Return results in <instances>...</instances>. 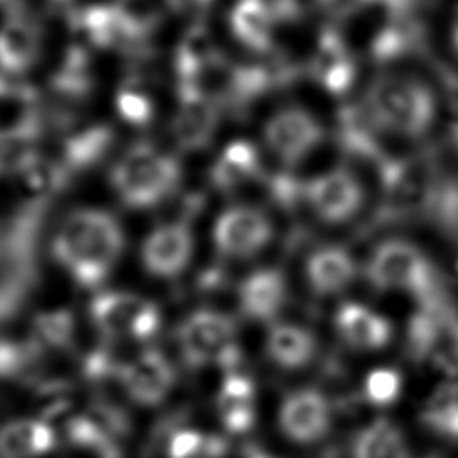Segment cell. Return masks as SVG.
<instances>
[{"instance_id":"cell-17","label":"cell","mask_w":458,"mask_h":458,"mask_svg":"<svg viewBox=\"0 0 458 458\" xmlns=\"http://www.w3.org/2000/svg\"><path fill=\"white\" fill-rule=\"evenodd\" d=\"M55 442L54 428L43 419L18 417L0 424V458H41Z\"/></svg>"},{"instance_id":"cell-12","label":"cell","mask_w":458,"mask_h":458,"mask_svg":"<svg viewBox=\"0 0 458 458\" xmlns=\"http://www.w3.org/2000/svg\"><path fill=\"white\" fill-rule=\"evenodd\" d=\"M372 284L388 292H413L428 270L419 247L406 240H390L376 247L369 259Z\"/></svg>"},{"instance_id":"cell-34","label":"cell","mask_w":458,"mask_h":458,"mask_svg":"<svg viewBox=\"0 0 458 458\" xmlns=\"http://www.w3.org/2000/svg\"><path fill=\"white\" fill-rule=\"evenodd\" d=\"M54 5H64V4H68V0H50Z\"/></svg>"},{"instance_id":"cell-25","label":"cell","mask_w":458,"mask_h":458,"mask_svg":"<svg viewBox=\"0 0 458 458\" xmlns=\"http://www.w3.org/2000/svg\"><path fill=\"white\" fill-rule=\"evenodd\" d=\"M229 25L240 43L263 50L270 41L272 9L265 0H236L229 14Z\"/></svg>"},{"instance_id":"cell-11","label":"cell","mask_w":458,"mask_h":458,"mask_svg":"<svg viewBox=\"0 0 458 458\" xmlns=\"http://www.w3.org/2000/svg\"><path fill=\"white\" fill-rule=\"evenodd\" d=\"M177 381L172 361L157 349H143L120 369V385L127 397L145 408L168 399Z\"/></svg>"},{"instance_id":"cell-1","label":"cell","mask_w":458,"mask_h":458,"mask_svg":"<svg viewBox=\"0 0 458 458\" xmlns=\"http://www.w3.org/2000/svg\"><path fill=\"white\" fill-rule=\"evenodd\" d=\"M125 252V229L107 209L81 206L70 209L50 240L59 268L82 288H98Z\"/></svg>"},{"instance_id":"cell-4","label":"cell","mask_w":458,"mask_h":458,"mask_svg":"<svg viewBox=\"0 0 458 458\" xmlns=\"http://www.w3.org/2000/svg\"><path fill=\"white\" fill-rule=\"evenodd\" d=\"M89 317L113 342H147L161 324L157 304L131 290H100L89 304Z\"/></svg>"},{"instance_id":"cell-18","label":"cell","mask_w":458,"mask_h":458,"mask_svg":"<svg viewBox=\"0 0 458 458\" xmlns=\"http://www.w3.org/2000/svg\"><path fill=\"white\" fill-rule=\"evenodd\" d=\"M39 54V32L23 14L9 16L0 27V70L9 75L27 72Z\"/></svg>"},{"instance_id":"cell-20","label":"cell","mask_w":458,"mask_h":458,"mask_svg":"<svg viewBox=\"0 0 458 458\" xmlns=\"http://www.w3.org/2000/svg\"><path fill=\"white\" fill-rule=\"evenodd\" d=\"M342 340L358 351H376L388 344L390 326L377 311L361 304H345L335 318Z\"/></svg>"},{"instance_id":"cell-27","label":"cell","mask_w":458,"mask_h":458,"mask_svg":"<svg viewBox=\"0 0 458 458\" xmlns=\"http://www.w3.org/2000/svg\"><path fill=\"white\" fill-rule=\"evenodd\" d=\"M354 458H408L401 433L390 424H372L354 444Z\"/></svg>"},{"instance_id":"cell-19","label":"cell","mask_w":458,"mask_h":458,"mask_svg":"<svg viewBox=\"0 0 458 458\" xmlns=\"http://www.w3.org/2000/svg\"><path fill=\"white\" fill-rule=\"evenodd\" d=\"M73 27L89 47L120 48L138 43L125 27L114 4H95L81 9L73 16Z\"/></svg>"},{"instance_id":"cell-16","label":"cell","mask_w":458,"mask_h":458,"mask_svg":"<svg viewBox=\"0 0 458 458\" xmlns=\"http://www.w3.org/2000/svg\"><path fill=\"white\" fill-rule=\"evenodd\" d=\"M304 283L317 297L329 299L345 292L358 276V261L342 245L326 243L311 249L302 265Z\"/></svg>"},{"instance_id":"cell-23","label":"cell","mask_w":458,"mask_h":458,"mask_svg":"<svg viewBox=\"0 0 458 458\" xmlns=\"http://www.w3.org/2000/svg\"><path fill=\"white\" fill-rule=\"evenodd\" d=\"M218 50L215 38L209 29L197 23L190 27L179 39L174 54L175 72L181 82L193 81L199 73H202L209 64L218 59Z\"/></svg>"},{"instance_id":"cell-14","label":"cell","mask_w":458,"mask_h":458,"mask_svg":"<svg viewBox=\"0 0 458 458\" xmlns=\"http://www.w3.org/2000/svg\"><path fill=\"white\" fill-rule=\"evenodd\" d=\"M218 104L193 86L181 84L179 106L172 120L175 143L188 152L206 148L218 129Z\"/></svg>"},{"instance_id":"cell-10","label":"cell","mask_w":458,"mask_h":458,"mask_svg":"<svg viewBox=\"0 0 458 458\" xmlns=\"http://www.w3.org/2000/svg\"><path fill=\"white\" fill-rule=\"evenodd\" d=\"M374 127L399 141H419L433 125V109L413 91L383 89L372 102Z\"/></svg>"},{"instance_id":"cell-32","label":"cell","mask_w":458,"mask_h":458,"mask_svg":"<svg viewBox=\"0 0 458 458\" xmlns=\"http://www.w3.org/2000/svg\"><path fill=\"white\" fill-rule=\"evenodd\" d=\"M199 7H206V5H209L213 0H193Z\"/></svg>"},{"instance_id":"cell-9","label":"cell","mask_w":458,"mask_h":458,"mask_svg":"<svg viewBox=\"0 0 458 458\" xmlns=\"http://www.w3.org/2000/svg\"><path fill=\"white\" fill-rule=\"evenodd\" d=\"M333 417L331 399L315 386L290 390L277 406L279 431L297 445H313L324 440L331 431Z\"/></svg>"},{"instance_id":"cell-29","label":"cell","mask_w":458,"mask_h":458,"mask_svg":"<svg viewBox=\"0 0 458 458\" xmlns=\"http://www.w3.org/2000/svg\"><path fill=\"white\" fill-rule=\"evenodd\" d=\"M116 109L127 122L145 123L152 114V102L141 88L127 82L116 93Z\"/></svg>"},{"instance_id":"cell-15","label":"cell","mask_w":458,"mask_h":458,"mask_svg":"<svg viewBox=\"0 0 458 458\" xmlns=\"http://www.w3.org/2000/svg\"><path fill=\"white\" fill-rule=\"evenodd\" d=\"M263 352L276 369L301 372L318 358L320 342L317 333L308 326L279 318L267 327Z\"/></svg>"},{"instance_id":"cell-5","label":"cell","mask_w":458,"mask_h":458,"mask_svg":"<svg viewBox=\"0 0 458 458\" xmlns=\"http://www.w3.org/2000/svg\"><path fill=\"white\" fill-rule=\"evenodd\" d=\"M177 345L193 367L227 363L236 354L238 327L231 315L215 308L190 311L177 326Z\"/></svg>"},{"instance_id":"cell-30","label":"cell","mask_w":458,"mask_h":458,"mask_svg":"<svg viewBox=\"0 0 458 458\" xmlns=\"http://www.w3.org/2000/svg\"><path fill=\"white\" fill-rule=\"evenodd\" d=\"M21 2L20 0H0V7L5 9L9 13V16L13 14H21Z\"/></svg>"},{"instance_id":"cell-7","label":"cell","mask_w":458,"mask_h":458,"mask_svg":"<svg viewBox=\"0 0 458 458\" xmlns=\"http://www.w3.org/2000/svg\"><path fill=\"white\" fill-rule=\"evenodd\" d=\"M261 140L267 152L284 166H299L318 152L324 129L301 107H283L263 123Z\"/></svg>"},{"instance_id":"cell-24","label":"cell","mask_w":458,"mask_h":458,"mask_svg":"<svg viewBox=\"0 0 458 458\" xmlns=\"http://www.w3.org/2000/svg\"><path fill=\"white\" fill-rule=\"evenodd\" d=\"M258 170V150L245 140L229 143L215 159L211 181L218 190H236L243 186Z\"/></svg>"},{"instance_id":"cell-26","label":"cell","mask_w":458,"mask_h":458,"mask_svg":"<svg viewBox=\"0 0 458 458\" xmlns=\"http://www.w3.org/2000/svg\"><path fill=\"white\" fill-rule=\"evenodd\" d=\"M179 5L181 0H116L114 4L136 41L159 27Z\"/></svg>"},{"instance_id":"cell-28","label":"cell","mask_w":458,"mask_h":458,"mask_svg":"<svg viewBox=\"0 0 458 458\" xmlns=\"http://www.w3.org/2000/svg\"><path fill=\"white\" fill-rule=\"evenodd\" d=\"M224 451L220 438L199 429L175 431L168 444V458H222Z\"/></svg>"},{"instance_id":"cell-6","label":"cell","mask_w":458,"mask_h":458,"mask_svg":"<svg viewBox=\"0 0 458 458\" xmlns=\"http://www.w3.org/2000/svg\"><path fill=\"white\" fill-rule=\"evenodd\" d=\"M276 238L272 216L256 204H229L213 220L211 242L231 261H247L263 254Z\"/></svg>"},{"instance_id":"cell-33","label":"cell","mask_w":458,"mask_h":458,"mask_svg":"<svg viewBox=\"0 0 458 458\" xmlns=\"http://www.w3.org/2000/svg\"><path fill=\"white\" fill-rule=\"evenodd\" d=\"M249 458H272V456H268V454H261V453H254V454H250Z\"/></svg>"},{"instance_id":"cell-22","label":"cell","mask_w":458,"mask_h":458,"mask_svg":"<svg viewBox=\"0 0 458 458\" xmlns=\"http://www.w3.org/2000/svg\"><path fill=\"white\" fill-rule=\"evenodd\" d=\"M38 161V138L29 122L0 125V177L29 172Z\"/></svg>"},{"instance_id":"cell-31","label":"cell","mask_w":458,"mask_h":458,"mask_svg":"<svg viewBox=\"0 0 458 458\" xmlns=\"http://www.w3.org/2000/svg\"><path fill=\"white\" fill-rule=\"evenodd\" d=\"M11 93H13L11 84H9L7 79L0 73V107H2V104L11 97Z\"/></svg>"},{"instance_id":"cell-2","label":"cell","mask_w":458,"mask_h":458,"mask_svg":"<svg viewBox=\"0 0 458 458\" xmlns=\"http://www.w3.org/2000/svg\"><path fill=\"white\" fill-rule=\"evenodd\" d=\"M179 159L150 143H138L122 152L109 170L116 199L129 209H150L163 204L179 188Z\"/></svg>"},{"instance_id":"cell-13","label":"cell","mask_w":458,"mask_h":458,"mask_svg":"<svg viewBox=\"0 0 458 458\" xmlns=\"http://www.w3.org/2000/svg\"><path fill=\"white\" fill-rule=\"evenodd\" d=\"M288 295V279L283 270L277 267H259L240 281L236 304L247 320L268 326L281 318Z\"/></svg>"},{"instance_id":"cell-3","label":"cell","mask_w":458,"mask_h":458,"mask_svg":"<svg viewBox=\"0 0 458 458\" xmlns=\"http://www.w3.org/2000/svg\"><path fill=\"white\" fill-rule=\"evenodd\" d=\"M308 213L331 229L349 227L363 215L369 190L360 174L349 166H333L313 175L302 190Z\"/></svg>"},{"instance_id":"cell-8","label":"cell","mask_w":458,"mask_h":458,"mask_svg":"<svg viewBox=\"0 0 458 458\" xmlns=\"http://www.w3.org/2000/svg\"><path fill=\"white\" fill-rule=\"evenodd\" d=\"M195 256V233L184 220L156 224L140 245L141 268L154 279L182 276Z\"/></svg>"},{"instance_id":"cell-21","label":"cell","mask_w":458,"mask_h":458,"mask_svg":"<svg viewBox=\"0 0 458 458\" xmlns=\"http://www.w3.org/2000/svg\"><path fill=\"white\" fill-rule=\"evenodd\" d=\"M216 413L229 433H245L256 419V392L250 379L242 374L224 377L216 394Z\"/></svg>"}]
</instances>
